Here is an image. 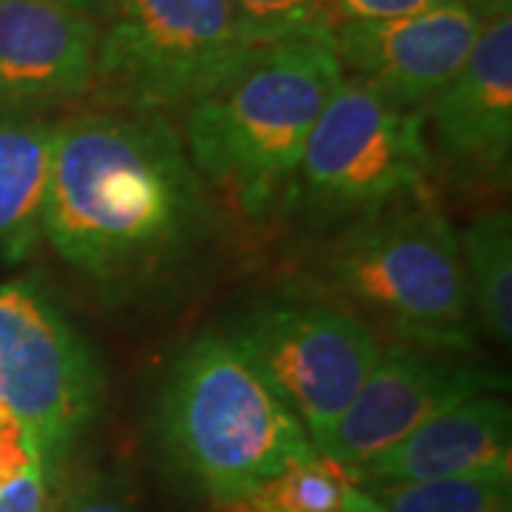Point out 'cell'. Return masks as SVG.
<instances>
[{"label": "cell", "instance_id": "484cf974", "mask_svg": "<svg viewBox=\"0 0 512 512\" xmlns=\"http://www.w3.org/2000/svg\"><path fill=\"white\" fill-rule=\"evenodd\" d=\"M501 3V9H510V0H498Z\"/></svg>", "mask_w": 512, "mask_h": 512}, {"label": "cell", "instance_id": "8fae6325", "mask_svg": "<svg viewBox=\"0 0 512 512\" xmlns=\"http://www.w3.org/2000/svg\"><path fill=\"white\" fill-rule=\"evenodd\" d=\"M100 20L74 0H0V103L43 111L92 92Z\"/></svg>", "mask_w": 512, "mask_h": 512}, {"label": "cell", "instance_id": "5b68a950", "mask_svg": "<svg viewBox=\"0 0 512 512\" xmlns=\"http://www.w3.org/2000/svg\"><path fill=\"white\" fill-rule=\"evenodd\" d=\"M231 0H111L100 18L92 92L103 109H188L237 66Z\"/></svg>", "mask_w": 512, "mask_h": 512}, {"label": "cell", "instance_id": "2e32d148", "mask_svg": "<svg viewBox=\"0 0 512 512\" xmlns=\"http://www.w3.org/2000/svg\"><path fill=\"white\" fill-rule=\"evenodd\" d=\"M359 478L339 461L313 453L251 493L217 504V512H345V498Z\"/></svg>", "mask_w": 512, "mask_h": 512}, {"label": "cell", "instance_id": "277c9868", "mask_svg": "<svg viewBox=\"0 0 512 512\" xmlns=\"http://www.w3.org/2000/svg\"><path fill=\"white\" fill-rule=\"evenodd\" d=\"M319 276L410 345L453 356L476 350L461 242L427 202H390L365 214L325 251Z\"/></svg>", "mask_w": 512, "mask_h": 512}, {"label": "cell", "instance_id": "52a82bcc", "mask_svg": "<svg viewBox=\"0 0 512 512\" xmlns=\"http://www.w3.org/2000/svg\"><path fill=\"white\" fill-rule=\"evenodd\" d=\"M427 168L424 111L342 74L308 137L296 191L325 214H370L416 191Z\"/></svg>", "mask_w": 512, "mask_h": 512}, {"label": "cell", "instance_id": "d4e9b609", "mask_svg": "<svg viewBox=\"0 0 512 512\" xmlns=\"http://www.w3.org/2000/svg\"><path fill=\"white\" fill-rule=\"evenodd\" d=\"M470 3L476 6L484 18H493V15H501V12H510V9H501V3H498V0H470Z\"/></svg>", "mask_w": 512, "mask_h": 512}, {"label": "cell", "instance_id": "ffe728a7", "mask_svg": "<svg viewBox=\"0 0 512 512\" xmlns=\"http://www.w3.org/2000/svg\"><path fill=\"white\" fill-rule=\"evenodd\" d=\"M55 512H134L126 484L111 473H89L66 487Z\"/></svg>", "mask_w": 512, "mask_h": 512}, {"label": "cell", "instance_id": "9c48e42d", "mask_svg": "<svg viewBox=\"0 0 512 512\" xmlns=\"http://www.w3.org/2000/svg\"><path fill=\"white\" fill-rule=\"evenodd\" d=\"M504 382L501 373L458 362L453 353L393 345L379 353L365 384L316 453L359 470L441 410L476 396H498V390H507Z\"/></svg>", "mask_w": 512, "mask_h": 512}, {"label": "cell", "instance_id": "30bf717a", "mask_svg": "<svg viewBox=\"0 0 512 512\" xmlns=\"http://www.w3.org/2000/svg\"><path fill=\"white\" fill-rule=\"evenodd\" d=\"M487 18L470 0L330 32L342 74L359 77L402 109H421L456 77Z\"/></svg>", "mask_w": 512, "mask_h": 512}, {"label": "cell", "instance_id": "4fadbf2b", "mask_svg": "<svg viewBox=\"0 0 512 512\" xmlns=\"http://www.w3.org/2000/svg\"><path fill=\"white\" fill-rule=\"evenodd\" d=\"M510 467V407L490 393L436 413L402 441L353 470V476L367 481L510 478Z\"/></svg>", "mask_w": 512, "mask_h": 512}, {"label": "cell", "instance_id": "603a6c76", "mask_svg": "<svg viewBox=\"0 0 512 512\" xmlns=\"http://www.w3.org/2000/svg\"><path fill=\"white\" fill-rule=\"evenodd\" d=\"M345 512H384V510L379 501H373V498H370V495L356 484V487H350L348 498H345Z\"/></svg>", "mask_w": 512, "mask_h": 512}, {"label": "cell", "instance_id": "7a4b0ae2", "mask_svg": "<svg viewBox=\"0 0 512 512\" xmlns=\"http://www.w3.org/2000/svg\"><path fill=\"white\" fill-rule=\"evenodd\" d=\"M339 80L330 35L251 49L185 109L188 160L245 214H268L296 185L308 137Z\"/></svg>", "mask_w": 512, "mask_h": 512}, {"label": "cell", "instance_id": "8992f818", "mask_svg": "<svg viewBox=\"0 0 512 512\" xmlns=\"http://www.w3.org/2000/svg\"><path fill=\"white\" fill-rule=\"evenodd\" d=\"M103 379L83 336L29 279L0 285V407L35 441L46 481L100 410Z\"/></svg>", "mask_w": 512, "mask_h": 512}, {"label": "cell", "instance_id": "9a60e30c", "mask_svg": "<svg viewBox=\"0 0 512 512\" xmlns=\"http://www.w3.org/2000/svg\"><path fill=\"white\" fill-rule=\"evenodd\" d=\"M461 242L470 308L481 330L498 345L512 336V220L507 208L478 217Z\"/></svg>", "mask_w": 512, "mask_h": 512}, {"label": "cell", "instance_id": "7402d4cb", "mask_svg": "<svg viewBox=\"0 0 512 512\" xmlns=\"http://www.w3.org/2000/svg\"><path fill=\"white\" fill-rule=\"evenodd\" d=\"M35 461L40 458H37L32 436L23 430V424L12 413L0 407V481L18 476L20 470H26Z\"/></svg>", "mask_w": 512, "mask_h": 512}, {"label": "cell", "instance_id": "ac0fdd59", "mask_svg": "<svg viewBox=\"0 0 512 512\" xmlns=\"http://www.w3.org/2000/svg\"><path fill=\"white\" fill-rule=\"evenodd\" d=\"M231 9L245 49L322 35L316 23L319 0H231Z\"/></svg>", "mask_w": 512, "mask_h": 512}, {"label": "cell", "instance_id": "5bb4252c", "mask_svg": "<svg viewBox=\"0 0 512 512\" xmlns=\"http://www.w3.org/2000/svg\"><path fill=\"white\" fill-rule=\"evenodd\" d=\"M55 123L0 103V259L20 262L43 237Z\"/></svg>", "mask_w": 512, "mask_h": 512}, {"label": "cell", "instance_id": "44dd1931", "mask_svg": "<svg viewBox=\"0 0 512 512\" xmlns=\"http://www.w3.org/2000/svg\"><path fill=\"white\" fill-rule=\"evenodd\" d=\"M49 481L43 464L35 461L18 476L0 481V512H46Z\"/></svg>", "mask_w": 512, "mask_h": 512}, {"label": "cell", "instance_id": "3957f363", "mask_svg": "<svg viewBox=\"0 0 512 512\" xmlns=\"http://www.w3.org/2000/svg\"><path fill=\"white\" fill-rule=\"evenodd\" d=\"M157 436L171 467L214 504L316 453L251 356L220 333H202L174 359L157 404Z\"/></svg>", "mask_w": 512, "mask_h": 512}, {"label": "cell", "instance_id": "e0dca14e", "mask_svg": "<svg viewBox=\"0 0 512 512\" xmlns=\"http://www.w3.org/2000/svg\"><path fill=\"white\" fill-rule=\"evenodd\" d=\"M384 512H512L510 478L370 481Z\"/></svg>", "mask_w": 512, "mask_h": 512}, {"label": "cell", "instance_id": "cb8c5ba5", "mask_svg": "<svg viewBox=\"0 0 512 512\" xmlns=\"http://www.w3.org/2000/svg\"><path fill=\"white\" fill-rule=\"evenodd\" d=\"M80 9H86L89 15H94V18L100 20L103 15H106V9H109V3L111 0H74Z\"/></svg>", "mask_w": 512, "mask_h": 512}, {"label": "cell", "instance_id": "ba28073f", "mask_svg": "<svg viewBox=\"0 0 512 512\" xmlns=\"http://www.w3.org/2000/svg\"><path fill=\"white\" fill-rule=\"evenodd\" d=\"M234 339L302 421L316 450L382 353L370 325L336 305H271L248 316Z\"/></svg>", "mask_w": 512, "mask_h": 512}, {"label": "cell", "instance_id": "7c38bea8", "mask_svg": "<svg viewBox=\"0 0 512 512\" xmlns=\"http://www.w3.org/2000/svg\"><path fill=\"white\" fill-rule=\"evenodd\" d=\"M436 143L470 177H498L512 148V15L487 18L456 77L430 100Z\"/></svg>", "mask_w": 512, "mask_h": 512}, {"label": "cell", "instance_id": "d6986e66", "mask_svg": "<svg viewBox=\"0 0 512 512\" xmlns=\"http://www.w3.org/2000/svg\"><path fill=\"white\" fill-rule=\"evenodd\" d=\"M453 0H319L316 23L319 32L330 35L339 26L348 23H382V20H399L410 15H421L430 9H439Z\"/></svg>", "mask_w": 512, "mask_h": 512}, {"label": "cell", "instance_id": "6da1fadb", "mask_svg": "<svg viewBox=\"0 0 512 512\" xmlns=\"http://www.w3.org/2000/svg\"><path fill=\"white\" fill-rule=\"evenodd\" d=\"M202 225L200 174L168 114L94 109L57 120L43 237L77 274L134 291L180 262Z\"/></svg>", "mask_w": 512, "mask_h": 512}]
</instances>
